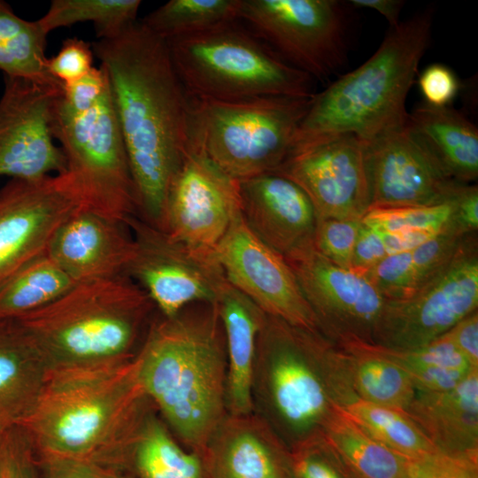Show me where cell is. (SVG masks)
<instances>
[{
    "mask_svg": "<svg viewBox=\"0 0 478 478\" xmlns=\"http://www.w3.org/2000/svg\"><path fill=\"white\" fill-rule=\"evenodd\" d=\"M135 190L137 215L160 229L166 195L189 150L190 99L166 40L136 21L97 39Z\"/></svg>",
    "mask_w": 478,
    "mask_h": 478,
    "instance_id": "6da1fadb",
    "label": "cell"
},
{
    "mask_svg": "<svg viewBox=\"0 0 478 478\" xmlns=\"http://www.w3.org/2000/svg\"><path fill=\"white\" fill-rule=\"evenodd\" d=\"M139 359L116 366L48 370L37 404L20 427L36 457L125 470L130 447L154 408Z\"/></svg>",
    "mask_w": 478,
    "mask_h": 478,
    "instance_id": "7a4b0ae2",
    "label": "cell"
},
{
    "mask_svg": "<svg viewBox=\"0 0 478 478\" xmlns=\"http://www.w3.org/2000/svg\"><path fill=\"white\" fill-rule=\"evenodd\" d=\"M143 389L176 439L202 453L227 414L225 335L214 303L158 312L137 354Z\"/></svg>",
    "mask_w": 478,
    "mask_h": 478,
    "instance_id": "3957f363",
    "label": "cell"
},
{
    "mask_svg": "<svg viewBox=\"0 0 478 478\" xmlns=\"http://www.w3.org/2000/svg\"><path fill=\"white\" fill-rule=\"evenodd\" d=\"M253 412L289 449L322 433L337 405L358 399L345 352L321 333L266 315L251 382Z\"/></svg>",
    "mask_w": 478,
    "mask_h": 478,
    "instance_id": "277c9868",
    "label": "cell"
},
{
    "mask_svg": "<svg viewBox=\"0 0 478 478\" xmlns=\"http://www.w3.org/2000/svg\"><path fill=\"white\" fill-rule=\"evenodd\" d=\"M433 19L427 8L389 27L367 60L315 93L289 153L341 134L366 142L405 126L406 99L430 44Z\"/></svg>",
    "mask_w": 478,
    "mask_h": 478,
    "instance_id": "5b68a950",
    "label": "cell"
},
{
    "mask_svg": "<svg viewBox=\"0 0 478 478\" xmlns=\"http://www.w3.org/2000/svg\"><path fill=\"white\" fill-rule=\"evenodd\" d=\"M145 290L127 274L74 283L19 319L48 370L126 363L138 354L157 315Z\"/></svg>",
    "mask_w": 478,
    "mask_h": 478,
    "instance_id": "8992f818",
    "label": "cell"
},
{
    "mask_svg": "<svg viewBox=\"0 0 478 478\" xmlns=\"http://www.w3.org/2000/svg\"><path fill=\"white\" fill-rule=\"evenodd\" d=\"M51 128L84 207L122 224L137 215L126 145L102 66L63 85L53 104Z\"/></svg>",
    "mask_w": 478,
    "mask_h": 478,
    "instance_id": "52a82bcc",
    "label": "cell"
},
{
    "mask_svg": "<svg viewBox=\"0 0 478 478\" xmlns=\"http://www.w3.org/2000/svg\"><path fill=\"white\" fill-rule=\"evenodd\" d=\"M240 20L167 40L189 97H312L313 79L284 61Z\"/></svg>",
    "mask_w": 478,
    "mask_h": 478,
    "instance_id": "ba28073f",
    "label": "cell"
},
{
    "mask_svg": "<svg viewBox=\"0 0 478 478\" xmlns=\"http://www.w3.org/2000/svg\"><path fill=\"white\" fill-rule=\"evenodd\" d=\"M312 97L190 99L189 149L236 181L275 172Z\"/></svg>",
    "mask_w": 478,
    "mask_h": 478,
    "instance_id": "9c48e42d",
    "label": "cell"
},
{
    "mask_svg": "<svg viewBox=\"0 0 478 478\" xmlns=\"http://www.w3.org/2000/svg\"><path fill=\"white\" fill-rule=\"evenodd\" d=\"M349 5L337 0H241L239 19L288 64L325 81L347 64Z\"/></svg>",
    "mask_w": 478,
    "mask_h": 478,
    "instance_id": "30bf717a",
    "label": "cell"
},
{
    "mask_svg": "<svg viewBox=\"0 0 478 478\" xmlns=\"http://www.w3.org/2000/svg\"><path fill=\"white\" fill-rule=\"evenodd\" d=\"M476 234H470L451 261L414 294L385 301L374 345L397 351L424 346L477 310Z\"/></svg>",
    "mask_w": 478,
    "mask_h": 478,
    "instance_id": "8fae6325",
    "label": "cell"
},
{
    "mask_svg": "<svg viewBox=\"0 0 478 478\" xmlns=\"http://www.w3.org/2000/svg\"><path fill=\"white\" fill-rule=\"evenodd\" d=\"M125 225L133 253L125 274L149 295L159 314L172 317L195 303H214L225 275L214 253L196 251L138 215Z\"/></svg>",
    "mask_w": 478,
    "mask_h": 478,
    "instance_id": "7c38bea8",
    "label": "cell"
},
{
    "mask_svg": "<svg viewBox=\"0 0 478 478\" xmlns=\"http://www.w3.org/2000/svg\"><path fill=\"white\" fill-rule=\"evenodd\" d=\"M312 311L319 331L330 342L374 345L386 299L361 273L340 267L312 243L284 256Z\"/></svg>",
    "mask_w": 478,
    "mask_h": 478,
    "instance_id": "4fadbf2b",
    "label": "cell"
},
{
    "mask_svg": "<svg viewBox=\"0 0 478 478\" xmlns=\"http://www.w3.org/2000/svg\"><path fill=\"white\" fill-rule=\"evenodd\" d=\"M84 206L66 171L38 180L11 179L0 189V283L46 251L57 228Z\"/></svg>",
    "mask_w": 478,
    "mask_h": 478,
    "instance_id": "5bb4252c",
    "label": "cell"
},
{
    "mask_svg": "<svg viewBox=\"0 0 478 478\" xmlns=\"http://www.w3.org/2000/svg\"><path fill=\"white\" fill-rule=\"evenodd\" d=\"M241 212L238 181L189 149L169 187L160 229L196 251L214 253Z\"/></svg>",
    "mask_w": 478,
    "mask_h": 478,
    "instance_id": "9a60e30c",
    "label": "cell"
},
{
    "mask_svg": "<svg viewBox=\"0 0 478 478\" xmlns=\"http://www.w3.org/2000/svg\"><path fill=\"white\" fill-rule=\"evenodd\" d=\"M0 98V177L38 180L66 172L54 143L52 107L63 84L4 75Z\"/></svg>",
    "mask_w": 478,
    "mask_h": 478,
    "instance_id": "2e32d148",
    "label": "cell"
},
{
    "mask_svg": "<svg viewBox=\"0 0 478 478\" xmlns=\"http://www.w3.org/2000/svg\"><path fill=\"white\" fill-rule=\"evenodd\" d=\"M275 173L305 191L317 219L361 220L369 209L366 142L353 134L294 150Z\"/></svg>",
    "mask_w": 478,
    "mask_h": 478,
    "instance_id": "e0dca14e",
    "label": "cell"
},
{
    "mask_svg": "<svg viewBox=\"0 0 478 478\" xmlns=\"http://www.w3.org/2000/svg\"><path fill=\"white\" fill-rule=\"evenodd\" d=\"M214 255L227 281L265 313L295 327L320 332L286 259L248 227L242 212L215 248Z\"/></svg>",
    "mask_w": 478,
    "mask_h": 478,
    "instance_id": "ac0fdd59",
    "label": "cell"
},
{
    "mask_svg": "<svg viewBox=\"0 0 478 478\" xmlns=\"http://www.w3.org/2000/svg\"><path fill=\"white\" fill-rule=\"evenodd\" d=\"M366 165L369 209L451 202L460 187L467 184L443 170L407 123L366 141Z\"/></svg>",
    "mask_w": 478,
    "mask_h": 478,
    "instance_id": "d6986e66",
    "label": "cell"
},
{
    "mask_svg": "<svg viewBox=\"0 0 478 478\" xmlns=\"http://www.w3.org/2000/svg\"><path fill=\"white\" fill-rule=\"evenodd\" d=\"M46 253L74 283L107 279L125 274L133 239L125 224L82 206L57 228Z\"/></svg>",
    "mask_w": 478,
    "mask_h": 478,
    "instance_id": "ffe728a7",
    "label": "cell"
},
{
    "mask_svg": "<svg viewBox=\"0 0 478 478\" xmlns=\"http://www.w3.org/2000/svg\"><path fill=\"white\" fill-rule=\"evenodd\" d=\"M238 184L242 217L263 243L283 257L312 243L317 216L297 184L275 172Z\"/></svg>",
    "mask_w": 478,
    "mask_h": 478,
    "instance_id": "44dd1931",
    "label": "cell"
},
{
    "mask_svg": "<svg viewBox=\"0 0 478 478\" xmlns=\"http://www.w3.org/2000/svg\"><path fill=\"white\" fill-rule=\"evenodd\" d=\"M202 455L211 478H289V448L254 412H227Z\"/></svg>",
    "mask_w": 478,
    "mask_h": 478,
    "instance_id": "7402d4cb",
    "label": "cell"
},
{
    "mask_svg": "<svg viewBox=\"0 0 478 478\" xmlns=\"http://www.w3.org/2000/svg\"><path fill=\"white\" fill-rule=\"evenodd\" d=\"M405 412L438 451L477 459L478 369L451 389L417 390Z\"/></svg>",
    "mask_w": 478,
    "mask_h": 478,
    "instance_id": "603a6c76",
    "label": "cell"
},
{
    "mask_svg": "<svg viewBox=\"0 0 478 478\" xmlns=\"http://www.w3.org/2000/svg\"><path fill=\"white\" fill-rule=\"evenodd\" d=\"M214 304L226 342L227 412L251 413L253 412L251 382L258 338L267 314L227 279L220 286Z\"/></svg>",
    "mask_w": 478,
    "mask_h": 478,
    "instance_id": "cb8c5ba5",
    "label": "cell"
},
{
    "mask_svg": "<svg viewBox=\"0 0 478 478\" xmlns=\"http://www.w3.org/2000/svg\"><path fill=\"white\" fill-rule=\"evenodd\" d=\"M47 373L42 352L19 319H0V431L26 422Z\"/></svg>",
    "mask_w": 478,
    "mask_h": 478,
    "instance_id": "d4e9b609",
    "label": "cell"
},
{
    "mask_svg": "<svg viewBox=\"0 0 478 478\" xmlns=\"http://www.w3.org/2000/svg\"><path fill=\"white\" fill-rule=\"evenodd\" d=\"M407 125L453 180L472 183L478 177V129L462 112L448 106L419 104Z\"/></svg>",
    "mask_w": 478,
    "mask_h": 478,
    "instance_id": "484cf974",
    "label": "cell"
},
{
    "mask_svg": "<svg viewBox=\"0 0 478 478\" xmlns=\"http://www.w3.org/2000/svg\"><path fill=\"white\" fill-rule=\"evenodd\" d=\"M470 234L458 229L443 232L410 250L385 258L363 274L386 300L405 299L451 261Z\"/></svg>",
    "mask_w": 478,
    "mask_h": 478,
    "instance_id": "4316f807",
    "label": "cell"
},
{
    "mask_svg": "<svg viewBox=\"0 0 478 478\" xmlns=\"http://www.w3.org/2000/svg\"><path fill=\"white\" fill-rule=\"evenodd\" d=\"M125 469L131 478H211L202 453L183 446L155 407L131 445Z\"/></svg>",
    "mask_w": 478,
    "mask_h": 478,
    "instance_id": "83f0119b",
    "label": "cell"
},
{
    "mask_svg": "<svg viewBox=\"0 0 478 478\" xmlns=\"http://www.w3.org/2000/svg\"><path fill=\"white\" fill-rule=\"evenodd\" d=\"M322 433L357 478H407L408 458L382 444L337 405Z\"/></svg>",
    "mask_w": 478,
    "mask_h": 478,
    "instance_id": "f1b7e54d",
    "label": "cell"
},
{
    "mask_svg": "<svg viewBox=\"0 0 478 478\" xmlns=\"http://www.w3.org/2000/svg\"><path fill=\"white\" fill-rule=\"evenodd\" d=\"M347 358L358 399L405 411L416 394L410 376L398 365L373 351L368 344L339 346Z\"/></svg>",
    "mask_w": 478,
    "mask_h": 478,
    "instance_id": "f546056e",
    "label": "cell"
},
{
    "mask_svg": "<svg viewBox=\"0 0 478 478\" xmlns=\"http://www.w3.org/2000/svg\"><path fill=\"white\" fill-rule=\"evenodd\" d=\"M368 345L405 370L419 391L451 389L472 371L478 369L471 366L444 334L424 346L412 350L397 351Z\"/></svg>",
    "mask_w": 478,
    "mask_h": 478,
    "instance_id": "4dcf8cb0",
    "label": "cell"
},
{
    "mask_svg": "<svg viewBox=\"0 0 478 478\" xmlns=\"http://www.w3.org/2000/svg\"><path fill=\"white\" fill-rule=\"evenodd\" d=\"M73 284L45 251L0 283V319H17L39 309Z\"/></svg>",
    "mask_w": 478,
    "mask_h": 478,
    "instance_id": "1f68e13d",
    "label": "cell"
},
{
    "mask_svg": "<svg viewBox=\"0 0 478 478\" xmlns=\"http://www.w3.org/2000/svg\"><path fill=\"white\" fill-rule=\"evenodd\" d=\"M46 45L47 35L37 21L23 19L0 1V70L5 76L62 84L48 70Z\"/></svg>",
    "mask_w": 478,
    "mask_h": 478,
    "instance_id": "d6a6232c",
    "label": "cell"
},
{
    "mask_svg": "<svg viewBox=\"0 0 478 478\" xmlns=\"http://www.w3.org/2000/svg\"><path fill=\"white\" fill-rule=\"evenodd\" d=\"M241 0H171L141 22L167 41L240 20Z\"/></svg>",
    "mask_w": 478,
    "mask_h": 478,
    "instance_id": "836d02e7",
    "label": "cell"
},
{
    "mask_svg": "<svg viewBox=\"0 0 478 478\" xmlns=\"http://www.w3.org/2000/svg\"><path fill=\"white\" fill-rule=\"evenodd\" d=\"M343 409L372 437L408 459L438 451L403 410L361 399L351 402Z\"/></svg>",
    "mask_w": 478,
    "mask_h": 478,
    "instance_id": "e575fe53",
    "label": "cell"
},
{
    "mask_svg": "<svg viewBox=\"0 0 478 478\" xmlns=\"http://www.w3.org/2000/svg\"><path fill=\"white\" fill-rule=\"evenodd\" d=\"M139 0H53L37 21L44 34L79 22H91L97 39L112 38L135 23Z\"/></svg>",
    "mask_w": 478,
    "mask_h": 478,
    "instance_id": "d590c367",
    "label": "cell"
},
{
    "mask_svg": "<svg viewBox=\"0 0 478 478\" xmlns=\"http://www.w3.org/2000/svg\"><path fill=\"white\" fill-rule=\"evenodd\" d=\"M454 199L448 203L425 206L373 208L366 212L361 221L382 232H423L437 235L458 229L467 233L459 221Z\"/></svg>",
    "mask_w": 478,
    "mask_h": 478,
    "instance_id": "8d00e7d4",
    "label": "cell"
},
{
    "mask_svg": "<svg viewBox=\"0 0 478 478\" xmlns=\"http://www.w3.org/2000/svg\"><path fill=\"white\" fill-rule=\"evenodd\" d=\"M289 478H357L323 433L289 449Z\"/></svg>",
    "mask_w": 478,
    "mask_h": 478,
    "instance_id": "74e56055",
    "label": "cell"
},
{
    "mask_svg": "<svg viewBox=\"0 0 478 478\" xmlns=\"http://www.w3.org/2000/svg\"><path fill=\"white\" fill-rule=\"evenodd\" d=\"M361 220L317 219L313 248L335 265L352 270Z\"/></svg>",
    "mask_w": 478,
    "mask_h": 478,
    "instance_id": "f35d334b",
    "label": "cell"
},
{
    "mask_svg": "<svg viewBox=\"0 0 478 478\" xmlns=\"http://www.w3.org/2000/svg\"><path fill=\"white\" fill-rule=\"evenodd\" d=\"M92 45L77 37L66 39L58 52L48 58L47 67L51 76L63 85L73 84L86 77L93 66Z\"/></svg>",
    "mask_w": 478,
    "mask_h": 478,
    "instance_id": "ab89813d",
    "label": "cell"
},
{
    "mask_svg": "<svg viewBox=\"0 0 478 478\" xmlns=\"http://www.w3.org/2000/svg\"><path fill=\"white\" fill-rule=\"evenodd\" d=\"M407 478H478L477 459L440 451L410 459Z\"/></svg>",
    "mask_w": 478,
    "mask_h": 478,
    "instance_id": "60d3db41",
    "label": "cell"
},
{
    "mask_svg": "<svg viewBox=\"0 0 478 478\" xmlns=\"http://www.w3.org/2000/svg\"><path fill=\"white\" fill-rule=\"evenodd\" d=\"M0 443L3 454L1 478H37L35 454L22 428L0 431Z\"/></svg>",
    "mask_w": 478,
    "mask_h": 478,
    "instance_id": "b9f144b4",
    "label": "cell"
},
{
    "mask_svg": "<svg viewBox=\"0 0 478 478\" xmlns=\"http://www.w3.org/2000/svg\"><path fill=\"white\" fill-rule=\"evenodd\" d=\"M418 81L425 103L432 106H448L459 89L456 74L442 64H432L426 67Z\"/></svg>",
    "mask_w": 478,
    "mask_h": 478,
    "instance_id": "7bdbcfd3",
    "label": "cell"
},
{
    "mask_svg": "<svg viewBox=\"0 0 478 478\" xmlns=\"http://www.w3.org/2000/svg\"><path fill=\"white\" fill-rule=\"evenodd\" d=\"M41 461L43 478H131L123 469L83 460L50 458Z\"/></svg>",
    "mask_w": 478,
    "mask_h": 478,
    "instance_id": "ee69618b",
    "label": "cell"
},
{
    "mask_svg": "<svg viewBox=\"0 0 478 478\" xmlns=\"http://www.w3.org/2000/svg\"><path fill=\"white\" fill-rule=\"evenodd\" d=\"M387 257L382 232L362 222L354 248L352 270L363 274Z\"/></svg>",
    "mask_w": 478,
    "mask_h": 478,
    "instance_id": "f6af8a7d",
    "label": "cell"
},
{
    "mask_svg": "<svg viewBox=\"0 0 478 478\" xmlns=\"http://www.w3.org/2000/svg\"><path fill=\"white\" fill-rule=\"evenodd\" d=\"M444 335L464 355L474 368H478V312L469 313Z\"/></svg>",
    "mask_w": 478,
    "mask_h": 478,
    "instance_id": "bcb514c9",
    "label": "cell"
},
{
    "mask_svg": "<svg viewBox=\"0 0 478 478\" xmlns=\"http://www.w3.org/2000/svg\"><path fill=\"white\" fill-rule=\"evenodd\" d=\"M458 219L467 233L478 229V189L474 183L463 184L455 197Z\"/></svg>",
    "mask_w": 478,
    "mask_h": 478,
    "instance_id": "7dc6e473",
    "label": "cell"
},
{
    "mask_svg": "<svg viewBox=\"0 0 478 478\" xmlns=\"http://www.w3.org/2000/svg\"><path fill=\"white\" fill-rule=\"evenodd\" d=\"M349 3L353 7L376 11L387 19L389 27H395L401 22L399 16L405 5L402 0H351Z\"/></svg>",
    "mask_w": 478,
    "mask_h": 478,
    "instance_id": "c3c4849f",
    "label": "cell"
},
{
    "mask_svg": "<svg viewBox=\"0 0 478 478\" xmlns=\"http://www.w3.org/2000/svg\"><path fill=\"white\" fill-rule=\"evenodd\" d=\"M2 469H3V454H2L1 443H0V478L2 476Z\"/></svg>",
    "mask_w": 478,
    "mask_h": 478,
    "instance_id": "681fc988",
    "label": "cell"
}]
</instances>
